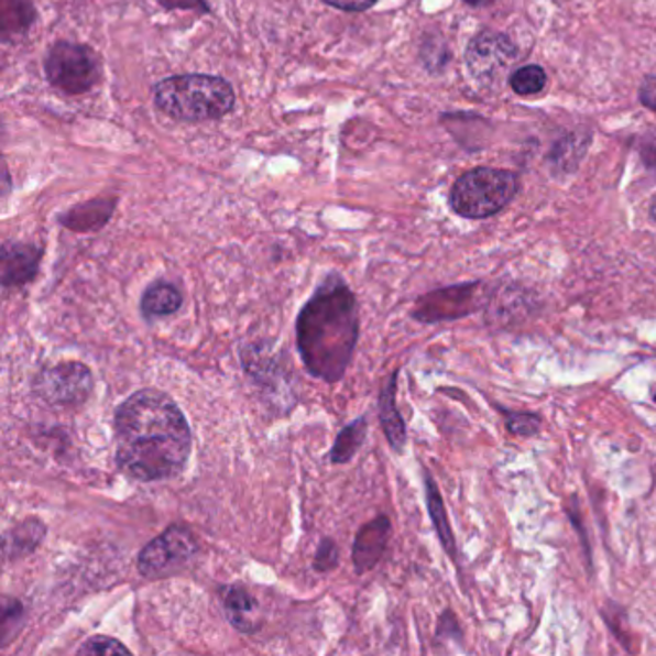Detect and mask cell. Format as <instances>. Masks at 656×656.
I'll list each match as a JSON object with an SVG mask.
<instances>
[{
	"mask_svg": "<svg viewBox=\"0 0 656 656\" xmlns=\"http://www.w3.org/2000/svg\"><path fill=\"white\" fill-rule=\"evenodd\" d=\"M466 4H470V7H485V4H491V2H495V0H464Z\"/></svg>",
	"mask_w": 656,
	"mask_h": 656,
	"instance_id": "obj_27",
	"label": "cell"
},
{
	"mask_svg": "<svg viewBox=\"0 0 656 656\" xmlns=\"http://www.w3.org/2000/svg\"><path fill=\"white\" fill-rule=\"evenodd\" d=\"M639 99L645 107L656 112V76L645 77L639 87Z\"/></svg>",
	"mask_w": 656,
	"mask_h": 656,
	"instance_id": "obj_25",
	"label": "cell"
},
{
	"mask_svg": "<svg viewBox=\"0 0 656 656\" xmlns=\"http://www.w3.org/2000/svg\"><path fill=\"white\" fill-rule=\"evenodd\" d=\"M390 537L391 520L385 514L360 527L359 534L352 543V566L357 573L362 576V573L374 570L385 555Z\"/></svg>",
	"mask_w": 656,
	"mask_h": 656,
	"instance_id": "obj_10",
	"label": "cell"
},
{
	"mask_svg": "<svg viewBox=\"0 0 656 656\" xmlns=\"http://www.w3.org/2000/svg\"><path fill=\"white\" fill-rule=\"evenodd\" d=\"M154 105L179 122H207L229 114L236 107L233 87L216 76L187 74L154 85Z\"/></svg>",
	"mask_w": 656,
	"mask_h": 656,
	"instance_id": "obj_3",
	"label": "cell"
},
{
	"mask_svg": "<svg viewBox=\"0 0 656 656\" xmlns=\"http://www.w3.org/2000/svg\"><path fill=\"white\" fill-rule=\"evenodd\" d=\"M424 491H426V506H428L429 518L436 527V534L439 542H441L442 549L447 550V555L457 562V539L452 534V527H450L449 516H447V509L442 503L439 488H437L436 480L431 478L428 470L424 472Z\"/></svg>",
	"mask_w": 656,
	"mask_h": 656,
	"instance_id": "obj_16",
	"label": "cell"
},
{
	"mask_svg": "<svg viewBox=\"0 0 656 656\" xmlns=\"http://www.w3.org/2000/svg\"><path fill=\"white\" fill-rule=\"evenodd\" d=\"M184 306V293L177 289L174 283L166 282V280H158L153 282L141 295V314L145 320H154V318H168L174 314L179 313Z\"/></svg>",
	"mask_w": 656,
	"mask_h": 656,
	"instance_id": "obj_15",
	"label": "cell"
},
{
	"mask_svg": "<svg viewBox=\"0 0 656 656\" xmlns=\"http://www.w3.org/2000/svg\"><path fill=\"white\" fill-rule=\"evenodd\" d=\"M518 48L511 39L496 31H481L468 43L466 64L473 79L480 84H493L511 68Z\"/></svg>",
	"mask_w": 656,
	"mask_h": 656,
	"instance_id": "obj_9",
	"label": "cell"
},
{
	"mask_svg": "<svg viewBox=\"0 0 656 656\" xmlns=\"http://www.w3.org/2000/svg\"><path fill=\"white\" fill-rule=\"evenodd\" d=\"M43 249L30 243H4L2 247V287L18 289L37 277Z\"/></svg>",
	"mask_w": 656,
	"mask_h": 656,
	"instance_id": "obj_11",
	"label": "cell"
},
{
	"mask_svg": "<svg viewBox=\"0 0 656 656\" xmlns=\"http://www.w3.org/2000/svg\"><path fill=\"white\" fill-rule=\"evenodd\" d=\"M92 374L84 362L66 360L39 372L33 391L53 406H81L91 397Z\"/></svg>",
	"mask_w": 656,
	"mask_h": 656,
	"instance_id": "obj_7",
	"label": "cell"
},
{
	"mask_svg": "<svg viewBox=\"0 0 656 656\" xmlns=\"http://www.w3.org/2000/svg\"><path fill=\"white\" fill-rule=\"evenodd\" d=\"M45 74L58 91L84 95L99 81V58L89 46L62 41L46 54Z\"/></svg>",
	"mask_w": 656,
	"mask_h": 656,
	"instance_id": "obj_5",
	"label": "cell"
},
{
	"mask_svg": "<svg viewBox=\"0 0 656 656\" xmlns=\"http://www.w3.org/2000/svg\"><path fill=\"white\" fill-rule=\"evenodd\" d=\"M337 566H339V547L331 537H324L316 550V557H314V570L328 573L334 572Z\"/></svg>",
	"mask_w": 656,
	"mask_h": 656,
	"instance_id": "obj_23",
	"label": "cell"
},
{
	"mask_svg": "<svg viewBox=\"0 0 656 656\" xmlns=\"http://www.w3.org/2000/svg\"><path fill=\"white\" fill-rule=\"evenodd\" d=\"M25 622V606L14 597H2V619H0V642L8 647L15 635L22 632Z\"/></svg>",
	"mask_w": 656,
	"mask_h": 656,
	"instance_id": "obj_19",
	"label": "cell"
},
{
	"mask_svg": "<svg viewBox=\"0 0 656 656\" xmlns=\"http://www.w3.org/2000/svg\"><path fill=\"white\" fill-rule=\"evenodd\" d=\"M518 187V176L509 170H468L450 189V208L468 220H483L501 212Z\"/></svg>",
	"mask_w": 656,
	"mask_h": 656,
	"instance_id": "obj_4",
	"label": "cell"
},
{
	"mask_svg": "<svg viewBox=\"0 0 656 656\" xmlns=\"http://www.w3.org/2000/svg\"><path fill=\"white\" fill-rule=\"evenodd\" d=\"M653 401H655V403H656V393H655V395H653Z\"/></svg>",
	"mask_w": 656,
	"mask_h": 656,
	"instance_id": "obj_28",
	"label": "cell"
},
{
	"mask_svg": "<svg viewBox=\"0 0 656 656\" xmlns=\"http://www.w3.org/2000/svg\"><path fill=\"white\" fill-rule=\"evenodd\" d=\"M480 283H458L442 289L429 291L414 305V320L422 324L460 320L480 308Z\"/></svg>",
	"mask_w": 656,
	"mask_h": 656,
	"instance_id": "obj_8",
	"label": "cell"
},
{
	"mask_svg": "<svg viewBox=\"0 0 656 656\" xmlns=\"http://www.w3.org/2000/svg\"><path fill=\"white\" fill-rule=\"evenodd\" d=\"M504 414V426L516 437H534L542 431V416L535 413H511L499 408Z\"/></svg>",
	"mask_w": 656,
	"mask_h": 656,
	"instance_id": "obj_21",
	"label": "cell"
},
{
	"mask_svg": "<svg viewBox=\"0 0 656 656\" xmlns=\"http://www.w3.org/2000/svg\"><path fill=\"white\" fill-rule=\"evenodd\" d=\"M397 378L398 370H395L387 383L383 385L378 406H380V424L391 449L403 452L406 445V424L397 408Z\"/></svg>",
	"mask_w": 656,
	"mask_h": 656,
	"instance_id": "obj_13",
	"label": "cell"
},
{
	"mask_svg": "<svg viewBox=\"0 0 656 656\" xmlns=\"http://www.w3.org/2000/svg\"><path fill=\"white\" fill-rule=\"evenodd\" d=\"M329 7L339 8L345 12H362L370 7H374L378 0H324Z\"/></svg>",
	"mask_w": 656,
	"mask_h": 656,
	"instance_id": "obj_24",
	"label": "cell"
},
{
	"mask_svg": "<svg viewBox=\"0 0 656 656\" xmlns=\"http://www.w3.org/2000/svg\"><path fill=\"white\" fill-rule=\"evenodd\" d=\"M112 208H114L112 200H92L84 207L69 210L68 215L62 216L61 221L74 231H92V229L102 228L110 220Z\"/></svg>",
	"mask_w": 656,
	"mask_h": 656,
	"instance_id": "obj_18",
	"label": "cell"
},
{
	"mask_svg": "<svg viewBox=\"0 0 656 656\" xmlns=\"http://www.w3.org/2000/svg\"><path fill=\"white\" fill-rule=\"evenodd\" d=\"M77 655L108 656V655H131V650L118 642L116 637L108 635H92L87 642L77 647Z\"/></svg>",
	"mask_w": 656,
	"mask_h": 656,
	"instance_id": "obj_22",
	"label": "cell"
},
{
	"mask_svg": "<svg viewBox=\"0 0 656 656\" xmlns=\"http://www.w3.org/2000/svg\"><path fill=\"white\" fill-rule=\"evenodd\" d=\"M359 300L339 272H329L300 308L297 352L306 372L326 383L343 380L359 343Z\"/></svg>",
	"mask_w": 656,
	"mask_h": 656,
	"instance_id": "obj_2",
	"label": "cell"
},
{
	"mask_svg": "<svg viewBox=\"0 0 656 656\" xmlns=\"http://www.w3.org/2000/svg\"><path fill=\"white\" fill-rule=\"evenodd\" d=\"M116 466L131 480L154 483L184 472L193 449L192 428L168 393L139 390L114 413Z\"/></svg>",
	"mask_w": 656,
	"mask_h": 656,
	"instance_id": "obj_1",
	"label": "cell"
},
{
	"mask_svg": "<svg viewBox=\"0 0 656 656\" xmlns=\"http://www.w3.org/2000/svg\"><path fill=\"white\" fill-rule=\"evenodd\" d=\"M161 4H164L166 8H185V10H197V12H208L207 4H205V0H158Z\"/></svg>",
	"mask_w": 656,
	"mask_h": 656,
	"instance_id": "obj_26",
	"label": "cell"
},
{
	"mask_svg": "<svg viewBox=\"0 0 656 656\" xmlns=\"http://www.w3.org/2000/svg\"><path fill=\"white\" fill-rule=\"evenodd\" d=\"M368 436V420L367 416H360L351 424H347L339 434H337L336 442L329 452V460L331 464H349L352 458L357 457V452L362 449V445L367 441Z\"/></svg>",
	"mask_w": 656,
	"mask_h": 656,
	"instance_id": "obj_17",
	"label": "cell"
},
{
	"mask_svg": "<svg viewBox=\"0 0 656 656\" xmlns=\"http://www.w3.org/2000/svg\"><path fill=\"white\" fill-rule=\"evenodd\" d=\"M199 542L189 527L182 524L166 527L153 542L139 553L138 570L146 580H161L168 573L184 568L199 555Z\"/></svg>",
	"mask_w": 656,
	"mask_h": 656,
	"instance_id": "obj_6",
	"label": "cell"
},
{
	"mask_svg": "<svg viewBox=\"0 0 656 656\" xmlns=\"http://www.w3.org/2000/svg\"><path fill=\"white\" fill-rule=\"evenodd\" d=\"M46 537V526L39 518H25L4 532L2 557L4 562H14L37 550Z\"/></svg>",
	"mask_w": 656,
	"mask_h": 656,
	"instance_id": "obj_14",
	"label": "cell"
},
{
	"mask_svg": "<svg viewBox=\"0 0 656 656\" xmlns=\"http://www.w3.org/2000/svg\"><path fill=\"white\" fill-rule=\"evenodd\" d=\"M223 612L229 624L241 634H256L262 627L259 601L243 586L223 589Z\"/></svg>",
	"mask_w": 656,
	"mask_h": 656,
	"instance_id": "obj_12",
	"label": "cell"
},
{
	"mask_svg": "<svg viewBox=\"0 0 656 656\" xmlns=\"http://www.w3.org/2000/svg\"><path fill=\"white\" fill-rule=\"evenodd\" d=\"M545 85H547V74L542 66H524V68L516 69L511 77L512 91L522 95V97L542 92Z\"/></svg>",
	"mask_w": 656,
	"mask_h": 656,
	"instance_id": "obj_20",
	"label": "cell"
}]
</instances>
